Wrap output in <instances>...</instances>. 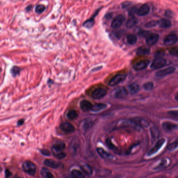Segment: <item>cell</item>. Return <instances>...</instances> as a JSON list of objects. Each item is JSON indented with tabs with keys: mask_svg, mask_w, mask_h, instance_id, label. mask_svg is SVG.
<instances>
[{
	"mask_svg": "<svg viewBox=\"0 0 178 178\" xmlns=\"http://www.w3.org/2000/svg\"><path fill=\"white\" fill-rule=\"evenodd\" d=\"M166 141V140L165 138H161L158 140L152 148L147 152V156L151 157L157 154V153L162 149L163 146L165 145Z\"/></svg>",
	"mask_w": 178,
	"mask_h": 178,
	"instance_id": "1",
	"label": "cell"
},
{
	"mask_svg": "<svg viewBox=\"0 0 178 178\" xmlns=\"http://www.w3.org/2000/svg\"><path fill=\"white\" fill-rule=\"evenodd\" d=\"M23 169L27 173L30 175H34L36 170V167L34 162L31 161L27 160L23 164Z\"/></svg>",
	"mask_w": 178,
	"mask_h": 178,
	"instance_id": "2",
	"label": "cell"
},
{
	"mask_svg": "<svg viewBox=\"0 0 178 178\" xmlns=\"http://www.w3.org/2000/svg\"><path fill=\"white\" fill-rule=\"evenodd\" d=\"M107 93L106 89L103 88H96L91 93V97L94 99H100L104 98Z\"/></svg>",
	"mask_w": 178,
	"mask_h": 178,
	"instance_id": "3",
	"label": "cell"
},
{
	"mask_svg": "<svg viewBox=\"0 0 178 178\" xmlns=\"http://www.w3.org/2000/svg\"><path fill=\"white\" fill-rule=\"evenodd\" d=\"M127 94L128 91L124 87L118 88L112 91V96L115 98H123L126 96Z\"/></svg>",
	"mask_w": 178,
	"mask_h": 178,
	"instance_id": "4",
	"label": "cell"
},
{
	"mask_svg": "<svg viewBox=\"0 0 178 178\" xmlns=\"http://www.w3.org/2000/svg\"><path fill=\"white\" fill-rule=\"evenodd\" d=\"M126 76L125 74L116 75L109 81L108 85L111 87L115 86L120 84V82H123L126 78Z\"/></svg>",
	"mask_w": 178,
	"mask_h": 178,
	"instance_id": "5",
	"label": "cell"
},
{
	"mask_svg": "<svg viewBox=\"0 0 178 178\" xmlns=\"http://www.w3.org/2000/svg\"><path fill=\"white\" fill-rule=\"evenodd\" d=\"M178 37L175 34L168 35L164 40V45L165 46L169 47L175 45L178 42Z\"/></svg>",
	"mask_w": 178,
	"mask_h": 178,
	"instance_id": "6",
	"label": "cell"
},
{
	"mask_svg": "<svg viewBox=\"0 0 178 178\" xmlns=\"http://www.w3.org/2000/svg\"><path fill=\"white\" fill-rule=\"evenodd\" d=\"M162 125L163 129L168 132H172L178 130V124L171 121H164L162 123Z\"/></svg>",
	"mask_w": 178,
	"mask_h": 178,
	"instance_id": "7",
	"label": "cell"
},
{
	"mask_svg": "<svg viewBox=\"0 0 178 178\" xmlns=\"http://www.w3.org/2000/svg\"><path fill=\"white\" fill-rule=\"evenodd\" d=\"M166 63V60L162 58H155L152 62L151 67L153 69H159L165 66Z\"/></svg>",
	"mask_w": 178,
	"mask_h": 178,
	"instance_id": "8",
	"label": "cell"
},
{
	"mask_svg": "<svg viewBox=\"0 0 178 178\" xmlns=\"http://www.w3.org/2000/svg\"><path fill=\"white\" fill-rule=\"evenodd\" d=\"M170 163L171 161L170 159H169L168 158H164L160 160L159 162L153 168V170H162L163 169L166 168L169 166H170Z\"/></svg>",
	"mask_w": 178,
	"mask_h": 178,
	"instance_id": "9",
	"label": "cell"
},
{
	"mask_svg": "<svg viewBox=\"0 0 178 178\" xmlns=\"http://www.w3.org/2000/svg\"><path fill=\"white\" fill-rule=\"evenodd\" d=\"M124 21V17L122 15H119L114 18L111 23V27L113 29L119 28L122 26Z\"/></svg>",
	"mask_w": 178,
	"mask_h": 178,
	"instance_id": "10",
	"label": "cell"
},
{
	"mask_svg": "<svg viewBox=\"0 0 178 178\" xmlns=\"http://www.w3.org/2000/svg\"><path fill=\"white\" fill-rule=\"evenodd\" d=\"M159 39V35L157 34L150 33L146 38V43L147 45L152 46L154 45Z\"/></svg>",
	"mask_w": 178,
	"mask_h": 178,
	"instance_id": "11",
	"label": "cell"
},
{
	"mask_svg": "<svg viewBox=\"0 0 178 178\" xmlns=\"http://www.w3.org/2000/svg\"><path fill=\"white\" fill-rule=\"evenodd\" d=\"M175 68L174 67H169L165 69L159 71L156 73V76L157 77H164L168 75L171 74L175 72Z\"/></svg>",
	"mask_w": 178,
	"mask_h": 178,
	"instance_id": "12",
	"label": "cell"
},
{
	"mask_svg": "<svg viewBox=\"0 0 178 178\" xmlns=\"http://www.w3.org/2000/svg\"><path fill=\"white\" fill-rule=\"evenodd\" d=\"M60 129L64 133H71L74 132L75 131V127L71 123L69 122L62 123L60 125Z\"/></svg>",
	"mask_w": 178,
	"mask_h": 178,
	"instance_id": "13",
	"label": "cell"
},
{
	"mask_svg": "<svg viewBox=\"0 0 178 178\" xmlns=\"http://www.w3.org/2000/svg\"><path fill=\"white\" fill-rule=\"evenodd\" d=\"M149 63V61L148 60H141L133 65V69L136 71H141L146 68Z\"/></svg>",
	"mask_w": 178,
	"mask_h": 178,
	"instance_id": "14",
	"label": "cell"
},
{
	"mask_svg": "<svg viewBox=\"0 0 178 178\" xmlns=\"http://www.w3.org/2000/svg\"><path fill=\"white\" fill-rule=\"evenodd\" d=\"M150 11V8L149 5L144 4H143L137 10L136 14L140 16H144L147 15L149 13Z\"/></svg>",
	"mask_w": 178,
	"mask_h": 178,
	"instance_id": "15",
	"label": "cell"
},
{
	"mask_svg": "<svg viewBox=\"0 0 178 178\" xmlns=\"http://www.w3.org/2000/svg\"><path fill=\"white\" fill-rule=\"evenodd\" d=\"M80 108L82 111L87 112L91 110L93 105L89 101L83 100L80 102Z\"/></svg>",
	"mask_w": 178,
	"mask_h": 178,
	"instance_id": "16",
	"label": "cell"
},
{
	"mask_svg": "<svg viewBox=\"0 0 178 178\" xmlns=\"http://www.w3.org/2000/svg\"><path fill=\"white\" fill-rule=\"evenodd\" d=\"M97 152L102 158L105 159L112 160L114 159V157L112 155L106 151L105 150L102 149V148H98L97 149Z\"/></svg>",
	"mask_w": 178,
	"mask_h": 178,
	"instance_id": "17",
	"label": "cell"
},
{
	"mask_svg": "<svg viewBox=\"0 0 178 178\" xmlns=\"http://www.w3.org/2000/svg\"><path fill=\"white\" fill-rule=\"evenodd\" d=\"M133 120L140 128H147L149 125L148 121L142 118H135Z\"/></svg>",
	"mask_w": 178,
	"mask_h": 178,
	"instance_id": "18",
	"label": "cell"
},
{
	"mask_svg": "<svg viewBox=\"0 0 178 178\" xmlns=\"http://www.w3.org/2000/svg\"><path fill=\"white\" fill-rule=\"evenodd\" d=\"M138 23V19L135 17L132 16L130 19H128V21L125 23V26L128 28H132Z\"/></svg>",
	"mask_w": 178,
	"mask_h": 178,
	"instance_id": "19",
	"label": "cell"
},
{
	"mask_svg": "<svg viewBox=\"0 0 178 178\" xmlns=\"http://www.w3.org/2000/svg\"><path fill=\"white\" fill-rule=\"evenodd\" d=\"M53 149L54 150V153H60L62 152L63 150H64L65 148V144L63 142H58L57 143L54 144L53 146Z\"/></svg>",
	"mask_w": 178,
	"mask_h": 178,
	"instance_id": "20",
	"label": "cell"
},
{
	"mask_svg": "<svg viewBox=\"0 0 178 178\" xmlns=\"http://www.w3.org/2000/svg\"><path fill=\"white\" fill-rule=\"evenodd\" d=\"M45 165H46L49 167L52 168L54 169H56L60 166V164L58 162L54 161L52 159H45L44 162Z\"/></svg>",
	"mask_w": 178,
	"mask_h": 178,
	"instance_id": "21",
	"label": "cell"
},
{
	"mask_svg": "<svg viewBox=\"0 0 178 178\" xmlns=\"http://www.w3.org/2000/svg\"><path fill=\"white\" fill-rule=\"evenodd\" d=\"M150 53V49L148 47L142 46L138 48L136 51V54L138 56H145Z\"/></svg>",
	"mask_w": 178,
	"mask_h": 178,
	"instance_id": "22",
	"label": "cell"
},
{
	"mask_svg": "<svg viewBox=\"0 0 178 178\" xmlns=\"http://www.w3.org/2000/svg\"><path fill=\"white\" fill-rule=\"evenodd\" d=\"M107 107V106L106 104H103V103L96 104L93 105L91 111L94 112H97L100 111L101 110L106 109Z\"/></svg>",
	"mask_w": 178,
	"mask_h": 178,
	"instance_id": "23",
	"label": "cell"
},
{
	"mask_svg": "<svg viewBox=\"0 0 178 178\" xmlns=\"http://www.w3.org/2000/svg\"><path fill=\"white\" fill-rule=\"evenodd\" d=\"M158 25L161 28H167L171 26V22L167 19H162L158 21Z\"/></svg>",
	"mask_w": 178,
	"mask_h": 178,
	"instance_id": "24",
	"label": "cell"
},
{
	"mask_svg": "<svg viewBox=\"0 0 178 178\" xmlns=\"http://www.w3.org/2000/svg\"><path fill=\"white\" fill-rule=\"evenodd\" d=\"M129 91L131 94H135L138 92L139 90V85L136 83H133L129 86L128 87Z\"/></svg>",
	"mask_w": 178,
	"mask_h": 178,
	"instance_id": "25",
	"label": "cell"
},
{
	"mask_svg": "<svg viewBox=\"0 0 178 178\" xmlns=\"http://www.w3.org/2000/svg\"><path fill=\"white\" fill-rule=\"evenodd\" d=\"M150 133L153 140H155L158 138L159 136V129L155 126H153L150 129Z\"/></svg>",
	"mask_w": 178,
	"mask_h": 178,
	"instance_id": "26",
	"label": "cell"
},
{
	"mask_svg": "<svg viewBox=\"0 0 178 178\" xmlns=\"http://www.w3.org/2000/svg\"><path fill=\"white\" fill-rule=\"evenodd\" d=\"M72 178H85V176L80 171L77 169H73L71 173Z\"/></svg>",
	"mask_w": 178,
	"mask_h": 178,
	"instance_id": "27",
	"label": "cell"
},
{
	"mask_svg": "<svg viewBox=\"0 0 178 178\" xmlns=\"http://www.w3.org/2000/svg\"><path fill=\"white\" fill-rule=\"evenodd\" d=\"M82 171L87 175H90L93 174V169L90 165L84 164L81 166Z\"/></svg>",
	"mask_w": 178,
	"mask_h": 178,
	"instance_id": "28",
	"label": "cell"
},
{
	"mask_svg": "<svg viewBox=\"0 0 178 178\" xmlns=\"http://www.w3.org/2000/svg\"><path fill=\"white\" fill-rule=\"evenodd\" d=\"M41 175L44 178H53L54 176L46 168H43L41 170Z\"/></svg>",
	"mask_w": 178,
	"mask_h": 178,
	"instance_id": "29",
	"label": "cell"
},
{
	"mask_svg": "<svg viewBox=\"0 0 178 178\" xmlns=\"http://www.w3.org/2000/svg\"><path fill=\"white\" fill-rule=\"evenodd\" d=\"M178 148V139L175 140V141L171 143L168 147V149L170 152L175 151Z\"/></svg>",
	"mask_w": 178,
	"mask_h": 178,
	"instance_id": "30",
	"label": "cell"
},
{
	"mask_svg": "<svg viewBox=\"0 0 178 178\" xmlns=\"http://www.w3.org/2000/svg\"><path fill=\"white\" fill-rule=\"evenodd\" d=\"M137 38L136 37L135 35H129L127 37V41L128 43H129L130 45H133L134 44H135L136 43H137Z\"/></svg>",
	"mask_w": 178,
	"mask_h": 178,
	"instance_id": "31",
	"label": "cell"
},
{
	"mask_svg": "<svg viewBox=\"0 0 178 178\" xmlns=\"http://www.w3.org/2000/svg\"><path fill=\"white\" fill-rule=\"evenodd\" d=\"M78 116L77 112L75 110L69 111L67 114V118L69 120H74Z\"/></svg>",
	"mask_w": 178,
	"mask_h": 178,
	"instance_id": "32",
	"label": "cell"
},
{
	"mask_svg": "<svg viewBox=\"0 0 178 178\" xmlns=\"http://www.w3.org/2000/svg\"><path fill=\"white\" fill-rule=\"evenodd\" d=\"M94 23L95 21L93 20V17H91V19H89L87 21H85V23L83 24V26L87 28H91L93 27Z\"/></svg>",
	"mask_w": 178,
	"mask_h": 178,
	"instance_id": "33",
	"label": "cell"
},
{
	"mask_svg": "<svg viewBox=\"0 0 178 178\" xmlns=\"http://www.w3.org/2000/svg\"><path fill=\"white\" fill-rule=\"evenodd\" d=\"M21 71V69L18 67H13L11 69V74L13 77H16L19 74Z\"/></svg>",
	"mask_w": 178,
	"mask_h": 178,
	"instance_id": "34",
	"label": "cell"
},
{
	"mask_svg": "<svg viewBox=\"0 0 178 178\" xmlns=\"http://www.w3.org/2000/svg\"><path fill=\"white\" fill-rule=\"evenodd\" d=\"M92 125H93V121L89 119H87L84 121L82 127L84 129L87 130L89 128H91Z\"/></svg>",
	"mask_w": 178,
	"mask_h": 178,
	"instance_id": "35",
	"label": "cell"
},
{
	"mask_svg": "<svg viewBox=\"0 0 178 178\" xmlns=\"http://www.w3.org/2000/svg\"><path fill=\"white\" fill-rule=\"evenodd\" d=\"M106 145L107 146H108L109 148L112 150V151H113L114 152H117L118 151V149H117V147L115 146L112 143L110 139H107V140Z\"/></svg>",
	"mask_w": 178,
	"mask_h": 178,
	"instance_id": "36",
	"label": "cell"
},
{
	"mask_svg": "<svg viewBox=\"0 0 178 178\" xmlns=\"http://www.w3.org/2000/svg\"><path fill=\"white\" fill-rule=\"evenodd\" d=\"M45 6L42 4H39L36 6L35 8V12L38 14L42 13L45 11Z\"/></svg>",
	"mask_w": 178,
	"mask_h": 178,
	"instance_id": "37",
	"label": "cell"
},
{
	"mask_svg": "<svg viewBox=\"0 0 178 178\" xmlns=\"http://www.w3.org/2000/svg\"><path fill=\"white\" fill-rule=\"evenodd\" d=\"M143 87L146 91H151L154 88V84L153 82H146L143 85Z\"/></svg>",
	"mask_w": 178,
	"mask_h": 178,
	"instance_id": "38",
	"label": "cell"
},
{
	"mask_svg": "<svg viewBox=\"0 0 178 178\" xmlns=\"http://www.w3.org/2000/svg\"><path fill=\"white\" fill-rule=\"evenodd\" d=\"M157 24H158V21H151L146 23L145 27L146 28H152L156 26Z\"/></svg>",
	"mask_w": 178,
	"mask_h": 178,
	"instance_id": "39",
	"label": "cell"
},
{
	"mask_svg": "<svg viewBox=\"0 0 178 178\" xmlns=\"http://www.w3.org/2000/svg\"><path fill=\"white\" fill-rule=\"evenodd\" d=\"M168 114H169L171 117L175 118H178V110H170L168 112Z\"/></svg>",
	"mask_w": 178,
	"mask_h": 178,
	"instance_id": "40",
	"label": "cell"
},
{
	"mask_svg": "<svg viewBox=\"0 0 178 178\" xmlns=\"http://www.w3.org/2000/svg\"><path fill=\"white\" fill-rule=\"evenodd\" d=\"M54 156H56V157L58 159H62L63 158H64L67 156V154L63 152L55 153V154H54Z\"/></svg>",
	"mask_w": 178,
	"mask_h": 178,
	"instance_id": "41",
	"label": "cell"
},
{
	"mask_svg": "<svg viewBox=\"0 0 178 178\" xmlns=\"http://www.w3.org/2000/svg\"><path fill=\"white\" fill-rule=\"evenodd\" d=\"M149 34L150 33L149 32H147V31L141 30V31H140L139 32H138V35L140 36H141V37H142L146 38L147 36L149 35Z\"/></svg>",
	"mask_w": 178,
	"mask_h": 178,
	"instance_id": "42",
	"label": "cell"
},
{
	"mask_svg": "<svg viewBox=\"0 0 178 178\" xmlns=\"http://www.w3.org/2000/svg\"><path fill=\"white\" fill-rule=\"evenodd\" d=\"M170 53L173 56H178V48H173L170 50Z\"/></svg>",
	"mask_w": 178,
	"mask_h": 178,
	"instance_id": "43",
	"label": "cell"
},
{
	"mask_svg": "<svg viewBox=\"0 0 178 178\" xmlns=\"http://www.w3.org/2000/svg\"><path fill=\"white\" fill-rule=\"evenodd\" d=\"M40 152L42 154L45 155V156H49L50 155V152L46 149H42L40 150Z\"/></svg>",
	"mask_w": 178,
	"mask_h": 178,
	"instance_id": "44",
	"label": "cell"
},
{
	"mask_svg": "<svg viewBox=\"0 0 178 178\" xmlns=\"http://www.w3.org/2000/svg\"><path fill=\"white\" fill-rule=\"evenodd\" d=\"M165 15L167 16V17H172L173 16V12L170 10H167L165 12Z\"/></svg>",
	"mask_w": 178,
	"mask_h": 178,
	"instance_id": "45",
	"label": "cell"
},
{
	"mask_svg": "<svg viewBox=\"0 0 178 178\" xmlns=\"http://www.w3.org/2000/svg\"><path fill=\"white\" fill-rule=\"evenodd\" d=\"M12 175V173L10 172V170L6 169L5 170V177L6 178H8Z\"/></svg>",
	"mask_w": 178,
	"mask_h": 178,
	"instance_id": "46",
	"label": "cell"
},
{
	"mask_svg": "<svg viewBox=\"0 0 178 178\" xmlns=\"http://www.w3.org/2000/svg\"><path fill=\"white\" fill-rule=\"evenodd\" d=\"M130 5V4H129V2H126L125 3H123L122 4V8H127Z\"/></svg>",
	"mask_w": 178,
	"mask_h": 178,
	"instance_id": "47",
	"label": "cell"
},
{
	"mask_svg": "<svg viewBox=\"0 0 178 178\" xmlns=\"http://www.w3.org/2000/svg\"><path fill=\"white\" fill-rule=\"evenodd\" d=\"M24 122V120L23 119H21V120H19L17 122V124L18 125H21Z\"/></svg>",
	"mask_w": 178,
	"mask_h": 178,
	"instance_id": "48",
	"label": "cell"
},
{
	"mask_svg": "<svg viewBox=\"0 0 178 178\" xmlns=\"http://www.w3.org/2000/svg\"><path fill=\"white\" fill-rule=\"evenodd\" d=\"M32 5L28 6L26 8V10L27 12H28V11H30V10H31V8H32Z\"/></svg>",
	"mask_w": 178,
	"mask_h": 178,
	"instance_id": "49",
	"label": "cell"
},
{
	"mask_svg": "<svg viewBox=\"0 0 178 178\" xmlns=\"http://www.w3.org/2000/svg\"><path fill=\"white\" fill-rule=\"evenodd\" d=\"M175 100L178 102V92L176 94V95H175Z\"/></svg>",
	"mask_w": 178,
	"mask_h": 178,
	"instance_id": "50",
	"label": "cell"
},
{
	"mask_svg": "<svg viewBox=\"0 0 178 178\" xmlns=\"http://www.w3.org/2000/svg\"><path fill=\"white\" fill-rule=\"evenodd\" d=\"M14 178H20V177H19L18 175H16V176H15V177H14Z\"/></svg>",
	"mask_w": 178,
	"mask_h": 178,
	"instance_id": "51",
	"label": "cell"
}]
</instances>
